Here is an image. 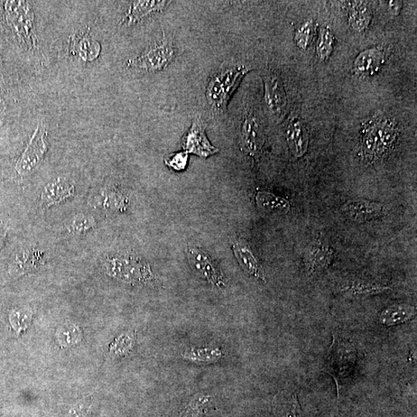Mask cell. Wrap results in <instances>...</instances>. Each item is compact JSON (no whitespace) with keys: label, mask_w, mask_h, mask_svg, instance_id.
<instances>
[{"label":"cell","mask_w":417,"mask_h":417,"mask_svg":"<svg viewBox=\"0 0 417 417\" xmlns=\"http://www.w3.org/2000/svg\"><path fill=\"white\" fill-rule=\"evenodd\" d=\"M398 136L396 124L384 118L366 124L361 135V151L365 159L374 161L391 150Z\"/></svg>","instance_id":"obj_1"},{"label":"cell","mask_w":417,"mask_h":417,"mask_svg":"<svg viewBox=\"0 0 417 417\" xmlns=\"http://www.w3.org/2000/svg\"><path fill=\"white\" fill-rule=\"evenodd\" d=\"M248 71L244 65H239L225 68L213 74L206 90V98L212 109L220 113L227 110L232 96Z\"/></svg>","instance_id":"obj_2"},{"label":"cell","mask_w":417,"mask_h":417,"mask_svg":"<svg viewBox=\"0 0 417 417\" xmlns=\"http://www.w3.org/2000/svg\"><path fill=\"white\" fill-rule=\"evenodd\" d=\"M356 360L357 350L354 343L333 333L332 343L329 349L326 370L336 384L338 394L343 380L352 374Z\"/></svg>","instance_id":"obj_3"},{"label":"cell","mask_w":417,"mask_h":417,"mask_svg":"<svg viewBox=\"0 0 417 417\" xmlns=\"http://www.w3.org/2000/svg\"><path fill=\"white\" fill-rule=\"evenodd\" d=\"M104 269L109 277L128 284H144L151 281L153 277L150 265L135 257H107Z\"/></svg>","instance_id":"obj_4"},{"label":"cell","mask_w":417,"mask_h":417,"mask_svg":"<svg viewBox=\"0 0 417 417\" xmlns=\"http://www.w3.org/2000/svg\"><path fill=\"white\" fill-rule=\"evenodd\" d=\"M6 19L19 41L27 48L36 46L34 14L29 3L7 1L5 4Z\"/></svg>","instance_id":"obj_5"},{"label":"cell","mask_w":417,"mask_h":417,"mask_svg":"<svg viewBox=\"0 0 417 417\" xmlns=\"http://www.w3.org/2000/svg\"><path fill=\"white\" fill-rule=\"evenodd\" d=\"M175 57L173 41L163 34L161 41L150 46L138 57L130 59L128 67L144 70L148 72H158L165 70Z\"/></svg>","instance_id":"obj_6"},{"label":"cell","mask_w":417,"mask_h":417,"mask_svg":"<svg viewBox=\"0 0 417 417\" xmlns=\"http://www.w3.org/2000/svg\"><path fill=\"white\" fill-rule=\"evenodd\" d=\"M46 136V129L43 125L40 123L16 163L15 170L21 177L29 176L38 168L48 148Z\"/></svg>","instance_id":"obj_7"},{"label":"cell","mask_w":417,"mask_h":417,"mask_svg":"<svg viewBox=\"0 0 417 417\" xmlns=\"http://www.w3.org/2000/svg\"><path fill=\"white\" fill-rule=\"evenodd\" d=\"M207 125L200 119L194 120L188 131L182 138L184 152L201 158H208L219 153L217 148L213 146L206 133Z\"/></svg>","instance_id":"obj_8"},{"label":"cell","mask_w":417,"mask_h":417,"mask_svg":"<svg viewBox=\"0 0 417 417\" xmlns=\"http://www.w3.org/2000/svg\"><path fill=\"white\" fill-rule=\"evenodd\" d=\"M46 262L48 257L44 250L37 248H26L18 252L9 264V277L17 279L27 274L39 270Z\"/></svg>","instance_id":"obj_9"},{"label":"cell","mask_w":417,"mask_h":417,"mask_svg":"<svg viewBox=\"0 0 417 417\" xmlns=\"http://www.w3.org/2000/svg\"><path fill=\"white\" fill-rule=\"evenodd\" d=\"M187 254L195 273L212 285L218 287L225 286L222 272L205 252L199 247L188 246Z\"/></svg>","instance_id":"obj_10"},{"label":"cell","mask_w":417,"mask_h":417,"mask_svg":"<svg viewBox=\"0 0 417 417\" xmlns=\"http://www.w3.org/2000/svg\"><path fill=\"white\" fill-rule=\"evenodd\" d=\"M264 143L263 129L258 118L252 113H246L240 132V145L244 153L255 157Z\"/></svg>","instance_id":"obj_11"},{"label":"cell","mask_w":417,"mask_h":417,"mask_svg":"<svg viewBox=\"0 0 417 417\" xmlns=\"http://www.w3.org/2000/svg\"><path fill=\"white\" fill-rule=\"evenodd\" d=\"M266 105L277 118H282L285 111L287 97L282 79L274 73H269L263 78Z\"/></svg>","instance_id":"obj_12"},{"label":"cell","mask_w":417,"mask_h":417,"mask_svg":"<svg viewBox=\"0 0 417 417\" xmlns=\"http://www.w3.org/2000/svg\"><path fill=\"white\" fill-rule=\"evenodd\" d=\"M76 187L68 179L58 177L46 184L41 193V205L45 208L58 205L73 197Z\"/></svg>","instance_id":"obj_13"},{"label":"cell","mask_w":417,"mask_h":417,"mask_svg":"<svg viewBox=\"0 0 417 417\" xmlns=\"http://www.w3.org/2000/svg\"><path fill=\"white\" fill-rule=\"evenodd\" d=\"M341 211L352 220L366 222L382 217L386 207L382 203L356 200L345 203Z\"/></svg>","instance_id":"obj_14"},{"label":"cell","mask_w":417,"mask_h":417,"mask_svg":"<svg viewBox=\"0 0 417 417\" xmlns=\"http://www.w3.org/2000/svg\"><path fill=\"white\" fill-rule=\"evenodd\" d=\"M335 253L327 244L318 241L310 247L304 258L305 268L309 275L320 273L331 264Z\"/></svg>","instance_id":"obj_15"},{"label":"cell","mask_w":417,"mask_h":417,"mask_svg":"<svg viewBox=\"0 0 417 417\" xmlns=\"http://www.w3.org/2000/svg\"><path fill=\"white\" fill-rule=\"evenodd\" d=\"M287 144L296 158H301L308 152L309 135L307 128L303 120L294 118L290 120L286 131Z\"/></svg>","instance_id":"obj_16"},{"label":"cell","mask_w":417,"mask_h":417,"mask_svg":"<svg viewBox=\"0 0 417 417\" xmlns=\"http://www.w3.org/2000/svg\"><path fill=\"white\" fill-rule=\"evenodd\" d=\"M170 4L168 1H135L130 5L120 26H133L155 13H160Z\"/></svg>","instance_id":"obj_17"},{"label":"cell","mask_w":417,"mask_h":417,"mask_svg":"<svg viewBox=\"0 0 417 417\" xmlns=\"http://www.w3.org/2000/svg\"><path fill=\"white\" fill-rule=\"evenodd\" d=\"M235 256L243 270L258 280L266 282L263 268L258 262L252 249L243 240H237L233 245Z\"/></svg>","instance_id":"obj_18"},{"label":"cell","mask_w":417,"mask_h":417,"mask_svg":"<svg viewBox=\"0 0 417 417\" xmlns=\"http://www.w3.org/2000/svg\"><path fill=\"white\" fill-rule=\"evenodd\" d=\"M71 46L73 53L86 61L96 60L101 53V45L89 34V30L74 34L71 37Z\"/></svg>","instance_id":"obj_19"},{"label":"cell","mask_w":417,"mask_h":417,"mask_svg":"<svg viewBox=\"0 0 417 417\" xmlns=\"http://www.w3.org/2000/svg\"><path fill=\"white\" fill-rule=\"evenodd\" d=\"M416 315V309L408 304H395L388 306L380 314L379 321L385 326L392 327L411 320Z\"/></svg>","instance_id":"obj_20"},{"label":"cell","mask_w":417,"mask_h":417,"mask_svg":"<svg viewBox=\"0 0 417 417\" xmlns=\"http://www.w3.org/2000/svg\"><path fill=\"white\" fill-rule=\"evenodd\" d=\"M388 290L391 287L388 286L364 279L348 281L339 287L341 294L350 297L375 295Z\"/></svg>","instance_id":"obj_21"},{"label":"cell","mask_w":417,"mask_h":417,"mask_svg":"<svg viewBox=\"0 0 417 417\" xmlns=\"http://www.w3.org/2000/svg\"><path fill=\"white\" fill-rule=\"evenodd\" d=\"M128 202L125 195L115 187L101 189L94 197V204L96 207L111 211H124Z\"/></svg>","instance_id":"obj_22"},{"label":"cell","mask_w":417,"mask_h":417,"mask_svg":"<svg viewBox=\"0 0 417 417\" xmlns=\"http://www.w3.org/2000/svg\"><path fill=\"white\" fill-rule=\"evenodd\" d=\"M384 53L379 48L368 49L361 52L355 61V69L363 76H372L383 63Z\"/></svg>","instance_id":"obj_23"},{"label":"cell","mask_w":417,"mask_h":417,"mask_svg":"<svg viewBox=\"0 0 417 417\" xmlns=\"http://www.w3.org/2000/svg\"><path fill=\"white\" fill-rule=\"evenodd\" d=\"M182 356L192 363L212 364L224 357L225 351L215 346L191 347L185 350Z\"/></svg>","instance_id":"obj_24"},{"label":"cell","mask_w":417,"mask_h":417,"mask_svg":"<svg viewBox=\"0 0 417 417\" xmlns=\"http://www.w3.org/2000/svg\"><path fill=\"white\" fill-rule=\"evenodd\" d=\"M33 317V311L26 307H16L9 311L8 314L9 324L16 336H21L30 328Z\"/></svg>","instance_id":"obj_25"},{"label":"cell","mask_w":417,"mask_h":417,"mask_svg":"<svg viewBox=\"0 0 417 417\" xmlns=\"http://www.w3.org/2000/svg\"><path fill=\"white\" fill-rule=\"evenodd\" d=\"M55 339L61 348H71L79 344L83 332L77 324L67 322L61 324L56 331Z\"/></svg>","instance_id":"obj_26"},{"label":"cell","mask_w":417,"mask_h":417,"mask_svg":"<svg viewBox=\"0 0 417 417\" xmlns=\"http://www.w3.org/2000/svg\"><path fill=\"white\" fill-rule=\"evenodd\" d=\"M136 341L135 333L128 331L120 334L113 342L110 343L108 349L109 356L111 357H125L132 354Z\"/></svg>","instance_id":"obj_27"},{"label":"cell","mask_w":417,"mask_h":417,"mask_svg":"<svg viewBox=\"0 0 417 417\" xmlns=\"http://www.w3.org/2000/svg\"><path fill=\"white\" fill-rule=\"evenodd\" d=\"M256 202L259 209L265 211H289L291 203L289 200L276 196L266 191H259L256 196Z\"/></svg>","instance_id":"obj_28"},{"label":"cell","mask_w":417,"mask_h":417,"mask_svg":"<svg viewBox=\"0 0 417 417\" xmlns=\"http://www.w3.org/2000/svg\"><path fill=\"white\" fill-rule=\"evenodd\" d=\"M349 19L352 29L357 32H364L370 24L372 14L365 4L357 3L351 5Z\"/></svg>","instance_id":"obj_29"},{"label":"cell","mask_w":417,"mask_h":417,"mask_svg":"<svg viewBox=\"0 0 417 417\" xmlns=\"http://www.w3.org/2000/svg\"><path fill=\"white\" fill-rule=\"evenodd\" d=\"M211 404L209 395L198 393L195 395L185 406L180 417H200L207 413Z\"/></svg>","instance_id":"obj_30"},{"label":"cell","mask_w":417,"mask_h":417,"mask_svg":"<svg viewBox=\"0 0 417 417\" xmlns=\"http://www.w3.org/2000/svg\"><path fill=\"white\" fill-rule=\"evenodd\" d=\"M335 36L328 26L321 27L317 42L316 53L321 62L327 61L332 53Z\"/></svg>","instance_id":"obj_31"},{"label":"cell","mask_w":417,"mask_h":417,"mask_svg":"<svg viewBox=\"0 0 417 417\" xmlns=\"http://www.w3.org/2000/svg\"><path fill=\"white\" fill-rule=\"evenodd\" d=\"M97 222L94 217L88 215H78L74 217L67 226V231L71 235H81L95 228Z\"/></svg>","instance_id":"obj_32"},{"label":"cell","mask_w":417,"mask_h":417,"mask_svg":"<svg viewBox=\"0 0 417 417\" xmlns=\"http://www.w3.org/2000/svg\"><path fill=\"white\" fill-rule=\"evenodd\" d=\"M95 397L88 396L71 405L60 417H87L91 411Z\"/></svg>","instance_id":"obj_33"},{"label":"cell","mask_w":417,"mask_h":417,"mask_svg":"<svg viewBox=\"0 0 417 417\" xmlns=\"http://www.w3.org/2000/svg\"><path fill=\"white\" fill-rule=\"evenodd\" d=\"M312 22L309 21L296 31L294 41L300 49L304 51L308 49L312 38Z\"/></svg>","instance_id":"obj_34"},{"label":"cell","mask_w":417,"mask_h":417,"mask_svg":"<svg viewBox=\"0 0 417 417\" xmlns=\"http://www.w3.org/2000/svg\"><path fill=\"white\" fill-rule=\"evenodd\" d=\"M188 155L189 154L184 151L175 153L165 160V163L175 171H183L188 163Z\"/></svg>","instance_id":"obj_35"},{"label":"cell","mask_w":417,"mask_h":417,"mask_svg":"<svg viewBox=\"0 0 417 417\" xmlns=\"http://www.w3.org/2000/svg\"><path fill=\"white\" fill-rule=\"evenodd\" d=\"M9 227L7 225L4 224H0V250L4 247L5 241L8 235Z\"/></svg>","instance_id":"obj_36"},{"label":"cell","mask_w":417,"mask_h":417,"mask_svg":"<svg viewBox=\"0 0 417 417\" xmlns=\"http://www.w3.org/2000/svg\"><path fill=\"white\" fill-rule=\"evenodd\" d=\"M402 6H403V2H401V1H389L388 2L389 11H391V12L394 15H397L398 13L401 12Z\"/></svg>","instance_id":"obj_37"}]
</instances>
